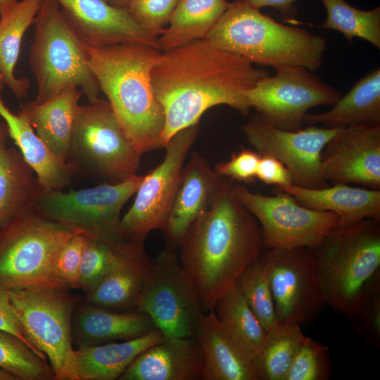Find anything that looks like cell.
<instances>
[{
  "mask_svg": "<svg viewBox=\"0 0 380 380\" xmlns=\"http://www.w3.org/2000/svg\"><path fill=\"white\" fill-rule=\"evenodd\" d=\"M267 75L266 70L206 38L162 51L151 80L164 112V147L179 131L197 125L213 106L227 105L248 113L245 92Z\"/></svg>",
  "mask_w": 380,
  "mask_h": 380,
  "instance_id": "1",
  "label": "cell"
},
{
  "mask_svg": "<svg viewBox=\"0 0 380 380\" xmlns=\"http://www.w3.org/2000/svg\"><path fill=\"white\" fill-rule=\"evenodd\" d=\"M179 248V260L204 312L235 285L264 249L261 227L225 178L211 207L191 225Z\"/></svg>",
  "mask_w": 380,
  "mask_h": 380,
  "instance_id": "2",
  "label": "cell"
},
{
  "mask_svg": "<svg viewBox=\"0 0 380 380\" xmlns=\"http://www.w3.org/2000/svg\"><path fill=\"white\" fill-rule=\"evenodd\" d=\"M82 44L100 91L106 96L127 140L141 155L164 147V112L151 80L162 51L136 43L104 46Z\"/></svg>",
  "mask_w": 380,
  "mask_h": 380,
  "instance_id": "3",
  "label": "cell"
},
{
  "mask_svg": "<svg viewBox=\"0 0 380 380\" xmlns=\"http://www.w3.org/2000/svg\"><path fill=\"white\" fill-rule=\"evenodd\" d=\"M205 38L253 64L298 65L313 72L322 65L327 41L321 35L279 23L248 0L229 3Z\"/></svg>",
  "mask_w": 380,
  "mask_h": 380,
  "instance_id": "4",
  "label": "cell"
},
{
  "mask_svg": "<svg viewBox=\"0 0 380 380\" xmlns=\"http://www.w3.org/2000/svg\"><path fill=\"white\" fill-rule=\"evenodd\" d=\"M311 251L326 305L348 317L367 281L380 270L379 221L336 227Z\"/></svg>",
  "mask_w": 380,
  "mask_h": 380,
  "instance_id": "5",
  "label": "cell"
},
{
  "mask_svg": "<svg viewBox=\"0 0 380 380\" xmlns=\"http://www.w3.org/2000/svg\"><path fill=\"white\" fill-rule=\"evenodd\" d=\"M30 65L37 85L34 100L46 101L70 88H80L89 103L99 99L100 88L91 70L83 44L54 0H43L35 17Z\"/></svg>",
  "mask_w": 380,
  "mask_h": 380,
  "instance_id": "6",
  "label": "cell"
},
{
  "mask_svg": "<svg viewBox=\"0 0 380 380\" xmlns=\"http://www.w3.org/2000/svg\"><path fill=\"white\" fill-rule=\"evenodd\" d=\"M11 306L30 343L49 360L56 380H77L69 290L37 285L8 290Z\"/></svg>",
  "mask_w": 380,
  "mask_h": 380,
  "instance_id": "7",
  "label": "cell"
},
{
  "mask_svg": "<svg viewBox=\"0 0 380 380\" xmlns=\"http://www.w3.org/2000/svg\"><path fill=\"white\" fill-rule=\"evenodd\" d=\"M141 154L123 134L108 100L80 106L67 162L80 171L115 184L137 174Z\"/></svg>",
  "mask_w": 380,
  "mask_h": 380,
  "instance_id": "8",
  "label": "cell"
},
{
  "mask_svg": "<svg viewBox=\"0 0 380 380\" xmlns=\"http://www.w3.org/2000/svg\"><path fill=\"white\" fill-rule=\"evenodd\" d=\"M143 179L144 175L136 174L121 182L79 190L40 189L33 210L90 238L108 241L127 239L120 229L121 211Z\"/></svg>",
  "mask_w": 380,
  "mask_h": 380,
  "instance_id": "9",
  "label": "cell"
},
{
  "mask_svg": "<svg viewBox=\"0 0 380 380\" xmlns=\"http://www.w3.org/2000/svg\"><path fill=\"white\" fill-rule=\"evenodd\" d=\"M77 232L33 209L15 217L0 229V286L11 290L55 285L51 274L53 258Z\"/></svg>",
  "mask_w": 380,
  "mask_h": 380,
  "instance_id": "10",
  "label": "cell"
},
{
  "mask_svg": "<svg viewBox=\"0 0 380 380\" xmlns=\"http://www.w3.org/2000/svg\"><path fill=\"white\" fill-rule=\"evenodd\" d=\"M137 310L165 338L194 337L205 312L174 249L165 248L152 261Z\"/></svg>",
  "mask_w": 380,
  "mask_h": 380,
  "instance_id": "11",
  "label": "cell"
},
{
  "mask_svg": "<svg viewBox=\"0 0 380 380\" xmlns=\"http://www.w3.org/2000/svg\"><path fill=\"white\" fill-rule=\"evenodd\" d=\"M275 74L260 79L245 92L248 108L273 127L287 131L303 128L308 110L319 106H333L341 94L308 69L298 65L274 68Z\"/></svg>",
  "mask_w": 380,
  "mask_h": 380,
  "instance_id": "12",
  "label": "cell"
},
{
  "mask_svg": "<svg viewBox=\"0 0 380 380\" xmlns=\"http://www.w3.org/2000/svg\"><path fill=\"white\" fill-rule=\"evenodd\" d=\"M233 189L258 220L264 248L314 249L338 225L339 219L334 213L304 207L287 192L275 189L274 195L265 196L235 184Z\"/></svg>",
  "mask_w": 380,
  "mask_h": 380,
  "instance_id": "13",
  "label": "cell"
},
{
  "mask_svg": "<svg viewBox=\"0 0 380 380\" xmlns=\"http://www.w3.org/2000/svg\"><path fill=\"white\" fill-rule=\"evenodd\" d=\"M198 129L195 125L172 137L165 146L163 162L144 175L132 205L120 220L121 232L127 239L144 245L149 233L163 229Z\"/></svg>",
  "mask_w": 380,
  "mask_h": 380,
  "instance_id": "14",
  "label": "cell"
},
{
  "mask_svg": "<svg viewBox=\"0 0 380 380\" xmlns=\"http://www.w3.org/2000/svg\"><path fill=\"white\" fill-rule=\"evenodd\" d=\"M258 259L268 274L279 322H315L327 305L311 249L264 248Z\"/></svg>",
  "mask_w": 380,
  "mask_h": 380,
  "instance_id": "15",
  "label": "cell"
},
{
  "mask_svg": "<svg viewBox=\"0 0 380 380\" xmlns=\"http://www.w3.org/2000/svg\"><path fill=\"white\" fill-rule=\"evenodd\" d=\"M339 129L308 125L298 131L283 130L258 114L242 126L247 140L260 154L279 160L289 170L292 184L308 189L329 186L322 174L321 153Z\"/></svg>",
  "mask_w": 380,
  "mask_h": 380,
  "instance_id": "16",
  "label": "cell"
},
{
  "mask_svg": "<svg viewBox=\"0 0 380 380\" xmlns=\"http://www.w3.org/2000/svg\"><path fill=\"white\" fill-rule=\"evenodd\" d=\"M324 179L380 190V125L340 128L321 153Z\"/></svg>",
  "mask_w": 380,
  "mask_h": 380,
  "instance_id": "17",
  "label": "cell"
},
{
  "mask_svg": "<svg viewBox=\"0 0 380 380\" xmlns=\"http://www.w3.org/2000/svg\"><path fill=\"white\" fill-rule=\"evenodd\" d=\"M81 42L91 46L141 44L160 50L158 37L144 30L126 9L106 0H54Z\"/></svg>",
  "mask_w": 380,
  "mask_h": 380,
  "instance_id": "18",
  "label": "cell"
},
{
  "mask_svg": "<svg viewBox=\"0 0 380 380\" xmlns=\"http://www.w3.org/2000/svg\"><path fill=\"white\" fill-rule=\"evenodd\" d=\"M224 179L200 153H191L182 168L177 192L162 229L167 247L174 250L179 247L194 222L214 203Z\"/></svg>",
  "mask_w": 380,
  "mask_h": 380,
  "instance_id": "19",
  "label": "cell"
},
{
  "mask_svg": "<svg viewBox=\"0 0 380 380\" xmlns=\"http://www.w3.org/2000/svg\"><path fill=\"white\" fill-rule=\"evenodd\" d=\"M194 338L203 354V380H258L253 355L213 309L203 313Z\"/></svg>",
  "mask_w": 380,
  "mask_h": 380,
  "instance_id": "20",
  "label": "cell"
},
{
  "mask_svg": "<svg viewBox=\"0 0 380 380\" xmlns=\"http://www.w3.org/2000/svg\"><path fill=\"white\" fill-rule=\"evenodd\" d=\"M204 362L194 337L165 338L141 353L119 380H203Z\"/></svg>",
  "mask_w": 380,
  "mask_h": 380,
  "instance_id": "21",
  "label": "cell"
},
{
  "mask_svg": "<svg viewBox=\"0 0 380 380\" xmlns=\"http://www.w3.org/2000/svg\"><path fill=\"white\" fill-rule=\"evenodd\" d=\"M152 264L144 245L132 241L103 277L86 292L87 303L118 310H137Z\"/></svg>",
  "mask_w": 380,
  "mask_h": 380,
  "instance_id": "22",
  "label": "cell"
},
{
  "mask_svg": "<svg viewBox=\"0 0 380 380\" xmlns=\"http://www.w3.org/2000/svg\"><path fill=\"white\" fill-rule=\"evenodd\" d=\"M293 196L301 205L329 211L338 217L336 227H347L365 219L380 221V190L354 187L338 183L322 189L293 184L277 186Z\"/></svg>",
  "mask_w": 380,
  "mask_h": 380,
  "instance_id": "23",
  "label": "cell"
},
{
  "mask_svg": "<svg viewBox=\"0 0 380 380\" xmlns=\"http://www.w3.org/2000/svg\"><path fill=\"white\" fill-rule=\"evenodd\" d=\"M0 116L7 125L8 136L35 172L41 189H63L70 185L75 172L73 166L60 160L51 152L25 113L20 110L13 113L4 103L1 93Z\"/></svg>",
  "mask_w": 380,
  "mask_h": 380,
  "instance_id": "24",
  "label": "cell"
},
{
  "mask_svg": "<svg viewBox=\"0 0 380 380\" xmlns=\"http://www.w3.org/2000/svg\"><path fill=\"white\" fill-rule=\"evenodd\" d=\"M82 94L79 88H70L46 101H32L20 108L36 134L63 162L68 160Z\"/></svg>",
  "mask_w": 380,
  "mask_h": 380,
  "instance_id": "25",
  "label": "cell"
},
{
  "mask_svg": "<svg viewBox=\"0 0 380 380\" xmlns=\"http://www.w3.org/2000/svg\"><path fill=\"white\" fill-rule=\"evenodd\" d=\"M156 329L139 310L118 311L91 304L80 307L72 319V335L79 345H98L139 338Z\"/></svg>",
  "mask_w": 380,
  "mask_h": 380,
  "instance_id": "26",
  "label": "cell"
},
{
  "mask_svg": "<svg viewBox=\"0 0 380 380\" xmlns=\"http://www.w3.org/2000/svg\"><path fill=\"white\" fill-rule=\"evenodd\" d=\"M165 338L154 329L137 338L98 345H79L75 350L77 380L119 379L133 360Z\"/></svg>",
  "mask_w": 380,
  "mask_h": 380,
  "instance_id": "27",
  "label": "cell"
},
{
  "mask_svg": "<svg viewBox=\"0 0 380 380\" xmlns=\"http://www.w3.org/2000/svg\"><path fill=\"white\" fill-rule=\"evenodd\" d=\"M303 123L336 129L353 125H380V68L359 80L324 113H307Z\"/></svg>",
  "mask_w": 380,
  "mask_h": 380,
  "instance_id": "28",
  "label": "cell"
},
{
  "mask_svg": "<svg viewBox=\"0 0 380 380\" xmlns=\"http://www.w3.org/2000/svg\"><path fill=\"white\" fill-rule=\"evenodd\" d=\"M8 137H0V229L32 210L41 189L35 172L18 148L6 146Z\"/></svg>",
  "mask_w": 380,
  "mask_h": 380,
  "instance_id": "29",
  "label": "cell"
},
{
  "mask_svg": "<svg viewBox=\"0 0 380 380\" xmlns=\"http://www.w3.org/2000/svg\"><path fill=\"white\" fill-rule=\"evenodd\" d=\"M43 0H21L0 15V76L4 86L19 99L27 96L30 80L18 78L15 67L23 38L35 17Z\"/></svg>",
  "mask_w": 380,
  "mask_h": 380,
  "instance_id": "30",
  "label": "cell"
},
{
  "mask_svg": "<svg viewBox=\"0 0 380 380\" xmlns=\"http://www.w3.org/2000/svg\"><path fill=\"white\" fill-rule=\"evenodd\" d=\"M229 6L226 0H180L168 26L158 38L160 50L205 38Z\"/></svg>",
  "mask_w": 380,
  "mask_h": 380,
  "instance_id": "31",
  "label": "cell"
},
{
  "mask_svg": "<svg viewBox=\"0 0 380 380\" xmlns=\"http://www.w3.org/2000/svg\"><path fill=\"white\" fill-rule=\"evenodd\" d=\"M305 336L299 324L279 322L267 331L253 357L258 380H284Z\"/></svg>",
  "mask_w": 380,
  "mask_h": 380,
  "instance_id": "32",
  "label": "cell"
},
{
  "mask_svg": "<svg viewBox=\"0 0 380 380\" xmlns=\"http://www.w3.org/2000/svg\"><path fill=\"white\" fill-rule=\"evenodd\" d=\"M327 18L320 27L343 34L350 42L363 39L380 49V7L365 11L357 8L346 0H322Z\"/></svg>",
  "mask_w": 380,
  "mask_h": 380,
  "instance_id": "33",
  "label": "cell"
},
{
  "mask_svg": "<svg viewBox=\"0 0 380 380\" xmlns=\"http://www.w3.org/2000/svg\"><path fill=\"white\" fill-rule=\"evenodd\" d=\"M213 310L220 321L243 343L254 357L267 331L235 285L220 297Z\"/></svg>",
  "mask_w": 380,
  "mask_h": 380,
  "instance_id": "34",
  "label": "cell"
},
{
  "mask_svg": "<svg viewBox=\"0 0 380 380\" xmlns=\"http://www.w3.org/2000/svg\"><path fill=\"white\" fill-rule=\"evenodd\" d=\"M0 369L18 380L55 379L52 367L16 336L0 330Z\"/></svg>",
  "mask_w": 380,
  "mask_h": 380,
  "instance_id": "35",
  "label": "cell"
},
{
  "mask_svg": "<svg viewBox=\"0 0 380 380\" xmlns=\"http://www.w3.org/2000/svg\"><path fill=\"white\" fill-rule=\"evenodd\" d=\"M235 286L266 331L279 323L268 274L258 258L241 274Z\"/></svg>",
  "mask_w": 380,
  "mask_h": 380,
  "instance_id": "36",
  "label": "cell"
},
{
  "mask_svg": "<svg viewBox=\"0 0 380 380\" xmlns=\"http://www.w3.org/2000/svg\"><path fill=\"white\" fill-rule=\"evenodd\" d=\"M132 242L128 239L108 241L86 236L80 267L79 289L85 293L92 289L115 265Z\"/></svg>",
  "mask_w": 380,
  "mask_h": 380,
  "instance_id": "37",
  "label": "cell"
},
{
  "mask_svg": "<svg viewBox=\"0 0 380 380\" xmlns=\"http://www.w3.org/2000/svg\"><path fill=\"white\" fill-rule=\"evenodd\" d=\"M347 317L356 334L380 348V270L367 281L355 308Z\"/></svg>",
  "mask_w": 380,
  "mask_h": 380,
  "instance_id": "38",
  "label": "cell"
},
{
  "mask_svg": "<svg viewBox=\"0 0 380 380\" xmlns=\"http://www.w3.org/2000/svg\"><path fill=\"white\" fill-rule=\"evenodd\" d=\"M331 368L328 347L305 336L284 380H328Z\"/></svg>",
  "mask_w": 380,
  "mask_h": 380,
  "instance_id": "39",
  "label": "cell"
},
{
  "mask_svg": "<svg viewBox=\"0 0 380 380\" xmlns=\"http://www.w3.org/2000/svg\"><path fill=\"white\" fill-rule=\"evenodd\" d=\"M86 236L77 232L56 251L51 263L53 284L68 290L79 289V273Z\"/></svg>",
  "mask_w": 380,
  "mask_h": 380,
  "instance_id": "40",
  "label": "cell"
},
{
  "mask_svg": "<svg viewBox=\"0 0 380 380\" xmlns=\"http://www.w3.org/2000/svg\"><path fill=\"white\" fill-rule=\"evenodd\" d=\"M180 0H134L127 11L144 30L159 37L171 18Z\"/></svg>",
  "mask_w": 380,
  "mask_h": 380,
  "instance_id": "41",
  "label": "cell"
},
{
  "mask_svg": "<svg viewBox=\"0 0 380 380\" xmlns=\"http://www.w3.org/2000/svg\"><path fill=\"white\" fill-rule=\"evenodd\" d=\"M260 156L258 152L242 148L234 153L229 160L217 163L214 170L219 175L230 180L252 183L256 179Z\"/></svg>",
  "mask_w": 380,
  "mask_h": 380,
  "instance_id": "42",
  "label": "cell"
},
{
  "mask_svg": "<svg viewBox=\"0 0 380 380\" xmlns=\"http://www.w3.org/2000/svg\"><path fill=\"white\" fill-rule=\"evenodd\" d=\"M256 178L268 185L281 186L292 184V177L285 165L277 158L260 154Z\"/></svg>",
  "mask_w": 380,
  "mask_h": 380,
  "instance_id": "43",
  "label": "cell"
},
{
  "mask_svg": "<svg viewBox=\"0 0 380 380\" xmlns=\"http://www.w3.org/2000/svg\"><path fill=\"white\" fill-rule=\"evenodd\" d=\"M0 330L11 333L24 341L37 355L46 361V357L36 350L27 335L11 304L8 291L0 286Z\"/></svg>",
  "mask_w": 380,
  "mask_h": 380,
  "instance_id": "44",
  "label": "cell"
},
{
  "mask_svg": "<svg viewBox=\"0 0 380 380\" xmlns=\"http://www.w3.org/2000/svg\"><path fill=\"white\" fill-rule=\"evenodd\" d=\"M298 0H248L252 6L259 10L265 6L273 7L285 18H293L296 15L294 4Z\"/></svg>",
  "mask_w": 380,
  "mask_h": 380,
  "instance_id": "45",
  "label": "cell"
},
{
  "mask_svg": "<svg viewBox=\"0 0 380 380\" xmlns=\"http://www.w3.org/2000/svg\"><path fill=\"white\" fill-rule=\"evenodd\" d=\"M109 4L111 6L122 8V9H127V8L129 6V5L134 1V0H106Z\"/></svg>",
  "mask_w": 380,
  "mask_h": 380,
  "instance_id": "46",
  "label": "cell"
},
{
  "mask_svg": "<svg viewBox=\"0 0 380 380\" xmlns=\"http://www.w3.org/2000/svg\"><path fill=\"white\" fill-rule=\"evenodd\" d=\"M18 0H0V15L7 11Z\"/></svg>",
  "mask_w": 380,
  "mask_h": 380,
  "instance_id": "47",
  "label": "cell"
},
{
  "mask_svg": "<svg viewBox=\"0 0 380 380\" xmlns=\"http://www.w3.org/2000/svg\"><path fill=\"white\" fill-rule=\"evenodd\" d=\"M0 380H18V379L13 374L3 369H0Z\"/></svg>",
  "mask_w": 380,
  "mask_h": 380,
  "instance_id": "48",
  "label": "cell"
},
{
  "mask_svg": "<svg viewBox=\"0 0 380 380\" xmlns=\"http://www.w3.org/2000/svg\"><path fill=\"white\" fill-rule=\"evenodd\" d=\"M6 134H8L7 125L4 121H0V137Z\"/></svg>",
  "mask_w": 380,
  "mask_h": 380,
  "instance_id": "49",
  "label": "cell"
},
{
  "mask_svg": "<svg viewBox=\"0 0 380 380\" xmlns=\"http://www.w3.org/2000/svg\"><path fill=\"white\" fill-rule=\"evenodd\" d=\"M4 85L3 84L2 80H1V76H0V93L4 89Z\"/></svg>",
  "mask_w": 380,
  "mask_h": 380,
  "instance_id": "50",
  "label": "cell"
}]
</instances>
